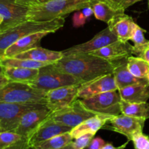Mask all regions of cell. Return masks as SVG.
<instances>
[{
    "mask_svg": "<svg viewBox=\"0 0 149 149\" xmlns=\"http://www.w3.org/2000/svg\"><path fill=\"white\" fill-rule=\"evenodd\" d=\"M53 65L57 69L73 76L83 84L112 74L116 61H107L90 53H78L64 55Z\"/></svg>",
    "mask_w": 149,
    "mask_h": 149,
    "instance_id": "obj_1",
    "label": "cell"
},
{
    "mask_svg": "<svg viewBox=\"0 0 149 149\" xmlns=\"http://www.w3.org/2000/svg\"><path fill=\"white\" fill-rule=\"evenodd\" d=\"M64 23V17H58L48 21L26 20L1 31L0 33V59L4 57L6 49L21 38L38 32L55 33L63 27Z\"/></svg>",
    "mask_w": 149,
    "mask_h": 149,
    "instance_id": "obj_2",
    "label": "cell"
},
{
    "mask_svg": "<svg viewBox=\"0 0 149 149\" xmlns=\"http://www.w3.org/2000/svg\"><path fill=\"white\" fill-rule=\"evenodd\" d=\"M92 0H51L41 5L29 7L28 20L48 21L91 6Z\"/></svg>",
    "mask_w": 149,
    "mask_h": 149,
    "instance_id": "obj_3",
    "label": "cell"
},
{
    "mask_svg": "<svg viewBox=\"0 0 149 149\" xmlns=\"http://www.w3.org/2000/svg\"><path fill=\"white\" fill-rule=\"evenodd\" d=\"M46 93L34 88L29 84L10 81L0 89V102L45 104Z\"/></svg>",
    "mask_w": 149,
    "mask_h": 149,
    "instance_id": "obj_4",
    "label": "cell"
},
{
    "mask_svg": "<svg viewBox=\"0 0 149 149\" xmlns=\"http://www.w3.org/2000/svg\"><path fill=\"white\" fill-rule=\"evenodd\" d=\"M81 84L77 78L59 71L53 64H50L39 68L38 77L29 84L38 90L47 92L65 86L80 85Z\"/></svg>",
    "mask_w": 149,
    "mask_h": 149,
    "instance_id": "obj_5",
    "label": "cell"
},
{
    "mask_svg": "<svg viewBox=\"0 0 149 149\" xmlns=\"http://www.w3.org/2000/svg\"><path fill=\"white\" fill-rule=\"evenodd\" d=\"M81 100L87 110L96 115L112 117L122 113V98L118 90L106 92Z\"/></svg>",
    "mask_w": 149,
    "mask_h": 149,
    "instance_id": "obj_6",
    "label": "cell"
},
{
    "mask_svg": "<svg viewBox=\"0 0 149 149\" xmlns=\"http://www.w3.org/2000/svg\"><path fill=\"white\" fill-rule=\"evenodd\" d=\"M43 103H16L0 102V127L4 131L14 132L20 119L33 109L45 107Z\"/></svg>",
    "mask_w": 149,
    "mask_h": 149,
    "instance_id": "obj_7",
    "label": "cell"
},
{
    "mask_svg": "<svg viewBox=\"0 0 149 149\" xmlns=\"http://www.w3.org/2000/svg\"><path fill=\"white\" fill-rule=\"evenodd\" d=\"M95 115V113L90 111L84 107L81 100L77 99L68 107L58 111L51 112L49 116L55 122L73 129L82 122Z\"/></svg>",
    "mask_w": 149,
    "mask_h": 149,
    "instance_id": "obj_8",
    "label": "cell"
},
{
    "mask_svg": "<svg viewBox=\"0 0 149 149\" xmlns=\"http://www.w3.org/2000/svg\"><path fill=\"white\" fill-rule=\"evenodd\" d=\"M80 85L65 86L49 90L45 97V106L51 112L58 111L68 107L78 98L77 93Z\"/></svg>",
    "mask_w": 149,
    "mask_h": 149,
    "instance_id": "obj_9",
    "label": "cell"
},
{
    "mask_svg": "<svg viewBox=\"0 0 149 149\" xmlns=\"http://www.w3.org/2000/svg\"><path fill=\"white\" fill-rule=\"evenodd\" d=\"M49 116L27 138V144L30 149H32L35 146L43 141L57 135L69 132L72 130L70 127L55 122Z\"/></svg>",
    "mask_w": 149,
    "mask_h": 149,
    "instance_id": "obj_10",
    "label": "cell"
},
{
    "mask_svg": "<svg viewBox=\"0 0 149 149\" xmlns=\"http://www.w3.org/2000/svg\"><path fill=\"white\" fill-rule=\"evenodd\" d=\"M145 122L146 119H144L132 117L121 113L110 118L107 122L110 124V126L105 125L103 128L122 134L131 141L134 135L143 132Z\"/></svg>",
    "mask_w": 149,
    "mask_h": 149,
    "instance_id": "obj_11",
    "label": "cell"
},
{
    "mask_svg": "<svg viewBox=\"0 0 149 149\" xmlns=\"http://www.w3.org/2000/svg\"><path fill=\"white\" fill-rule=\"evenodd\" d=\"M116 41H118L117 36L112 31L110 27L107 26V28L97 33L90 40L64 49L62 52L64 55L78 53H90Z\"/></svg>",
    "mask_w": 149,
    "mask_h": 149,
    "instance_id": "obj_12",
    "label": "cell"
},
{
    "mask_svg": "<svg viewBox=\"0 0 149 149\" xmlns=\"http://www.w3.org/2000/svg\"><path fill=\"white\" fill-rule=\"evenodd\" d=\"M29 7L19 4L15 0H0V15L3 17V23L0 29H6L28 20Z\"/></svg>",
    "mask_w": 149,
    "mask_h": 149,
    "instance_id": "obj_13",
    "label": "cell"
},
{
    "mask_svg": "<svg viewBox=\"0 0 149 149\" xmlns=\"http://www.w3.org/2000/svg\"><path fill=\"white\" fill-rule=\"evenodd\" d=\"M113 90H118L113 73L83 83L79 86L77 97L85 99L96 95Z\"/></svg>",
    "mask_w": 149,
    "mask_h": 149,
    "instance_id": "obj_14",
    "label": "cell"
},
{
    "mask_svg": "<svg viewBox=\"0 0 149 149\" xmlns=\"http://www.w3.org/2000/svg\"><path fill=\"white\" fill-rule=\"evenodd\" d=\"M51 111L46 107L38 108L26 112L20 119L18 126L14 132L26 140L37 127L50 114Z\"/></svg>",
    "mask_w": 149,
    "mask_h": 149,
    "instance_id": "obj_15",
    "label": "cell"
},
{
    "mask_svg": "<svg viewBox=\"0 0 149 149\" xmlns=\"http://www.w3.org/2000/svg\"><path fill=\"white\" fill-rule=\"evenodd\" d=\"M132 45H130L128 42L125 43L118 40L97 50L90 52V54L107 61H117L132 56Z\"/></svg>",
    "mask_w": 149,
    "mask_h": 149,
    "instance_id": "obj_16",
    "label": "cell"
},
{
    "mask_svg": "<svg viewBox=\"0 0 149 149\" xmlns=\"http://www.w3.org/2000/svg\"><path fill=\"white\" fill-rule=\"evenodd\" d=\"M137 25L132 17L124 13L115 17L108 26L117 36L118 40L126 43L131 39Z\"/></svg>",
    "mask_w": 149,
    "mask_h": 149,
    "instance_id": "obj_17",
    "label": "cell"
},
{
    "mask_svg": "<svg viewBox=\"0 0 149 149\" xmlns=\"http://www.w3.org/2000/svg\"><path fill=\"white\" fill-rule=\"evenodd\" d=\"M49 33H51L47 31L38 32L21 38L6 49L3 58H14L18 54L39 47V42L42 39Z\"/></svg>",
    "mask_w": 149,
    "mask_h": 149,
    "instance_id": "obj_18",
    "label": "cell"
},
{
    "mask_svg": "<svg viewBox=\"0 0 149 149\" xmlns=\"http://www.w3.org/2000/svg\"><path fill=\"white\" fill-rule=\"evenodd\" d=\"M127 59L116 61L113 70V77L118 90L133 84H149L146 79H141L132 75L127 67Z\"/></svg>",
    "mask_w": 149,
    "mask_h": 149,
    "instance_id": "obj_19",
    "label": "cell"
},
{
    "mask_svg": "<svg viewBox=\"0 0 149 149\" xmlns=\"http://www.w3.org/2000/svg\"><path fill=\"white\" fill-rule=\"evenodd\" d=\"M64 56L62 51H54L36 47L31 49L18 54L14 57L18 59H30L39 62L49 63L53 64L58 62Z\"/></svg>",
    "mask_w": 149,
    "mask_h": 149,
    "instance_id": "obj_20",
    "label": "cell"
},
{
    "mask_svg": "<svg viewBox=\"0 0 149 149\" xmlns=\"http://www.w3.org/2000/svg\"><path fill=\"white\" fill-rule=\"evenodd\" d=\"M113 117V116H112ZM111 117L108 116H100V115H95V116L87 119V120L84 121L77 125V127L73 128L70 131V134L72 136L73 139L78 138L81 135H85V134L92 133L95 135L96 132L103 128L105 125H106L109 119Z\"/></svg>",
    "mask_w": 149,
    "mask_h": 149,
    "instance_id": "obj_21",
    "label": "cell"
},
{
    "mask_svg": "<svg viewBox=\"0 0 149 149\" xmlns=\"http://www.w3.org/2000/svg\"><path fill=\"white\" fill-rule=\"evenodd\" d=\"M91 7L96 19L109 24L115 17L124 14L125 11L116 9L107 0L93 1Z\"/></svg>",
    "mask_w": 149,
    "mask_h": 149,
    "instance_id": "obj_22",
    "label": "cell"
},
{
    "mask_svg": "<svg viewBox=\"0 0 149 149\" xmlns=\"http://www.w3.org/2000/svg\"><path fill=\"white\" fill-rule=\"evenodd\" d=\"M119 91L122 100L127 102H147L149 99V84H133L120 89Z\"/></svg>",
    "mask_w": 149,
    "mask_h": 149,
    "instance_id": "obj_23",
    "label": "cell"
},
{
    "mask_svg": "<svg viewBox=\"0 0 149 149\" xmlns=\"http://www.w3.org/2000/svg\"><path fill=\"white\" fill-rule=\"evenodd\" d=\"M39 68H26L20 67H4V74L10 81L29 84L36 79Z\"/></svg>",
    "mask_w": 149,
    "mask_h": 149,
    "instance_id": "obj_24",
    "label": "cell"
},
{
    "mask_svg": "<svg viewBox=\"0 0 149 149\" xmlns=\"http://www.w3.org/2000/svg\"><path fill=\"white\" fill-rule=\"evenodd\" d=\"M121 112L122 114L135 118L149 119V103L147 102L121 101Z\"/></svg>",
    "mask_w": 149,
    "mask_h": 149,
    "instance_id": "obj_25",
    "label": "cell"
},
{
    "mask_svg": "<svg viewBox=\"0 0 149 149\" xmlns=\"http://www.w3.org/2000/svg\"><path fill=\"white\" fill-rule=\"evenodd\" d=\"M73 140L70 132H65L43 141L32 149H60L71 143Z\"/></svg>",
    "mask_w": 149,
    "mask_h": 149,
    "instance_id": "obj_26",
    "label": "cell"
},
{
    "mask_svg": "<svg viewBox=\"0 0 149 149\" xmlns=\"http://www.w3.org/2000/svg\"><path fill=\"white\" fill-rule=\"evenodd\" d=\"M127 67L130 72L135 77L146 79L149 71V64L141 57H129L127 59Z\"/></svg>",
    "mask_w": 149,
    "mask_h": 149,
    "instance_id": "obj_27",
    "label": "cell"
},
{
    "mask_svg": "<svg viewBox=\"0 0 149 149\" xmlns=\"http://www.w3.org/2000/svg\"><path fill=\"white\" fill-rule=\"evenodd\" d=\"M0 61L4 67H20L26 68H40L51 64L30 59H18L15 58H3L0 59Z\"/></svg>",
    "mask_w": 149,
    "mask_h": 149,
    "instance_id": "obj_28",
    "label": "cell"
},
{
    "mask_svg": "<svg viewBox=\"0 0 149 149\" xmlns=\"http://www.w3.org/2000/svg\"><path fill=\"white\" fill-rule=\"evenodd\" d=\"M146 32V31L145 29H142L138 25H137L135 31L130 39L134 43L132 48V55H135L136 56L139 57L143 51L148 47L149 40H147L145 38L144 33Z\"/></svg>",
    "mask_w": 149,
    "mask_h": 149,
    "instance_id": "obj_29",
    "label": "cell"
},
{
    "mask_svg": "<svg viewBox=\"0 0 149 149\" xmlns=\"http://www.w3.org/2000/svg\"><path fill=\"white\" fill-rule=\"evenodd\" d=\"M22 137L14 132L4 131L0 133V149H7L15 143L22 139Z\"/></svg>",
    "mask_w": 149,
    "mask_h": 149,
    "instance_id": "obj_30",
    "label": "cell"
},
{
    "mask_svg": "<svg viewBox=\"0 0 149 149\" xmlns=\"http://www.w3.org/2000/svg\"><path fill=\"white\" fill-rule=\"evenodd\" d=\"M135 149H149V136L143 132H138L132 137V140Z\"/></svg>",
    "mask_w": 149,
    "mask_h": 149,
    "instance_id": "obj_31",
    "label": "cell"
},
{
    "mask_svg": "<svg viewBox=\"0 0 149 149\" xmlns=\"http://www.w3.org/2000/svg\"><path fill=\"white\" fill-rule=\"evenodd\" d=\"M94 135L92 133H88L75 138L74 139V141H72L71 142L73 148L74 149H84L87 148L90 146Z\"/></svg>",
    "mask_w": 149,
    "mask_h": 149,
    "instance_id": "obj_32",
    "label": "cell"
},
{
    "mask_svg": "<svg viewBox=\"0 0 149 149\" xmlns=\"http://www.w3.org/2000/svg\"><path fill=\"white\" fill-rule=\"evenodd\" d=\"M107 1L116 9L125 11V10H127L128 7L142 0H107Z\"/></svg>",
    "mask_w": 149,
    "mask_h": 149,
    "instance_id": "obj_33",
    "label": "cell"
},
{
    "mask_svg": "<svg viewBox=\"0 0 149 149\" xmlns=\"http://www.w3.org/2000/svg\"><path fill=\"white\" fill-rule=\"evenodd\" d=\"M87 17L84 15L81 10H78L74 14V16L72 17L73 21V26L74 28L81 27L86 23L87 20Z\"/></svg>",
    "mask_w": 149,
    "mask_h": 149,
    "instance_id": "obj_34",
    "label": "cell"
},
{
    "mask_svg": "<svg viewBox=\"0 0 149 149\" xmlns=\"http://www.w3.org/2000/svg\"><path fill=\"white\" fill-rule=\"evenodd\" d=\"M15 1L19 4H21V5L27 7H31L41 5V4L48 2L51 0H15Z\"/></svg>",
    "mask_w": 149,
    "mask_h": 149,
    "instance_id": "obj_35",
    "label": "cell"
},
{
    "mask_svg": "<svg viewBox=\"0 0 149 149\" xmlns=\"http://www.w3.org/2000/svg\"><path fill=\"white\" fill-rule=\"evenodd\" d=\"M105 145H106V142L104 140H103L100 137H97L92 140L90 146H88V149H102Z\"/></svg>",
    "mask_w": 149,
    "mask_h": 149,
    "instance_id": "obj_36",
    "label": "cell"
},
{
    "mask_svg": "<svg viewBox=\"0 0 149 149\" xmlns=\"http://www.w3.org/2000/svg\"><path fill=\"white\" fill-rule=\"evenodd\" d=\"M129 141H128L127 142L125 143L122 144V146L118 147L113 146L111 143H106V145L102 148V149H125V148L127 147V146L128 143H129Z\"/></svg>",
    "mask_w": 149,
    "mask_h": 149,
    "instance_id": "obj_37",
    "label": "cell"
},
{
    "mask_svg": "<svg viewBox=\"0 0 149 149\" xmlns=\"http://www.w3.org/2000/svg\"><path fill=\"white\" fill-rule=\"evenodd\" d=\"M81 12L83 13L84 15L87 18H89L90 17H91L93 15H94V12H93V8H92L91 6H89V7H84L82 10H81Z\"/></svg>",
    "mask_w": 149,
    "mask_h": 149,
    "instance_id": "obj_38",
    "label": "cell"
},
{
    "mask_svg": "<svg viewBox=\"0 0 149 149\" xmlns=\"http://www.w3.org/2000/svg\"><path fill=\"white\" fill-rule=\"evenodd\" d=\"M9 82H10V80H9V79L6 77L5 74H0V89L4 87V86L7 84H8Z\"/></svg>",
    "mask_w": 149,
    "mask_h": 149,
    "instance_id": "obj_39",
    "label": "cell"
},
{
    "mask_svg": "<svg viewBox=\"0 0 149 149\" xmlns=\"http://www.w3.org/2000/svg\"><path fill=\"white\" fill-rule=\"evenodd\" d=\"M139 57L142 58L143 59L145 60L147 63L149 64V47H147L142 52V53L141 54Z\"/></svg>",
    "mask_w": 149,
    "mask_h": 149,
    "instance_id": "obj_40",
    "label": "cell"
},
{
    "mask_svg": "<svg viewBox=\"0 0 149 149\" xmlns=\"http://www.w3.org/2000/svg\"><path fill=\"white\" fill-rule=\"evenodd\" d=\"M4 65L1 64V61H0V74H4Z\"/></svg>",
    "mask_w": 149,
    "mask_h": 149,
    "instance_id": "obj_41",
    "label": "cell"
},
{
    "mask_svg": "<svg viewBox=\"0 0 149 149\" xmlns=\"http://www.w3.org/2000/svg\"><path fill=\"white\" fill-rule=\"evenodd\" d=\"M60 149H74V148H73L72 145H71V143H69L68 145H67L66 146L63 147V148H60Z\"/></svg>",
    "mask_w": 149,
    "mask_h": 149,
    "instance_id": "obj_42",
    "label": "cell"
},
{
    "mask_svg": "<svg viewBox=\"0 0 149 149\" xmlns=\"http://www.w3.org/2000/svg\"><path fill=\"white\" fill-rule=\"evenodd\" d=\"M2 23H3V17H2V16L0 15V25H1Z\"/></svg>",
    "mask_w": 149,
    "mask_h": 149,
    "instance_id": "obj_43",
    "label": "cell"
},
{
    "mask_svg": "<svg viewBox=\"0 0 149 149\" xmlns=\"http://www.w3.org/2000/svg\"><path fill=\"white\" fill-rule=\"evenodd\" d=\"M146 79H147V81H148V82L149 84V71H148V74H147V75H146Z\"/></svg>",
    "mask_w": 149,
    "mask_h": 149,
    "instance_id": "obj_44",
    "label": "cell"
},
{
    "mask_svg": "<svg viewBox=\"0 0 149 149\" xmlns=\"http://www.w3.org/2000/svg\"><path fill=\"white\" fill-rule=\"evenodd\" d=\"M4 132V130L3 129H1V127H0V133H1V132Z\"/></svg>",
    "mask_w": 149,
    "mask_h": 149,
    "instance_id": "obj_45",
    "label": "cell"
},
{
    "mask_svg": "<svg viewBox=\"0 0 149 149\" xmlns=\"http://www.w3.org/2000/svg\"><path fill=\"white\" fill-rule=\"evenodd\" d=\"M148 47H149V42H148Z\"/></svg>",
    "mask_w": 149,
    "mask_h": 149,
    "instance_id": "obj_46",
    "label": "cell"
},
{
    "mask_svg": "<svg viewBox=\"0 0 149 149\" xmlns=\"http://www.w3.org/2000/svg\"><path fill=\"white\" fill-rule=\"evenodd\" d=\"M148 8H149V0H148Z\"/></svg>",
    "mask_w": 149,
    "mask_h": 149,
    "instance_id": "obj_47",
    "label": "cell"
},
{
    "mask_svg": "<svg viewBox=\"0 0 149 149\" xmlns=\"http://www.w3.org/2000/svg\"><path fill=\"white\" fill-rule=\"evenodd\" d=\"M1 31H2V30H1V29H0V33H1Z\"/></svg>",
    "mask_w": 149,
    "mask_h": 149,
    "instance_id": "obj_48",
    "label": "cell"
},
{
    "mask_svg": "<svg viewBox=\"0 0 149 149\" xmlns=\"http://www.w3.org/2000/svg\"><path fill=\"white\" fill-rule=\"evenodd\" d=\"M92 1H97V0H92Z\"/></svg>",
    "mask_w": 149,
    "mask_h": 149,
    "instance_id": "obj_49",
    "label": "cell"
}]
</instances>
